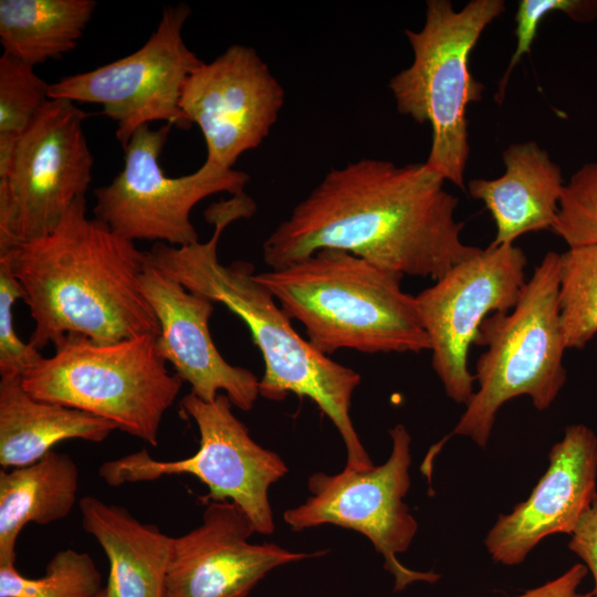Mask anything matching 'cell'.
Returning a JSON list of instances; mask_svg holds the SVG:
<instances>
[{"label": "cell", "instance_id": "1", "mask_svg": "<svg viewBox=\"0 0 597 597\" xmlns=\"http://www.w3.org/2000/svg\"><path fill=\"white\" fill-rule=\"evenodd\" d=\"M426 163L398 166L362 158L329 169L264 240L280 269L322 249H338L402 275L440 279L481 248L461 239L459 199Z\"/></svg>", "mask_w": 597, "mask_h": 597}, {"label": "cell", "instance_id": "2", "mask_svg": "<svg viewBox=\"0 0 597 597\" xmlns=\"http://www.w3.org/2000/svg\"><path fill=\"white\" fill-rule=\"evenodd\" d=\"M23 291L38 350L67 334L98 345L158 335L157 317L140 290L148 254L87 217L77 198L48 235L0 253Z\"/></svg>", "mask_w": 597, "mask_h": 597}, {"label": "cell", "instance_id": "3", "mask_svg": "<svg viewBox=\"0 0 597 597\" xmlns=\"http://www.w3.org/2000/svg\"><path fill=\"white\" fill-rule=\"evenodd\" d=\"M255 211L256 205L247 193L213 202L205 211L206 221L214 226L210 240L186 247L156 242L147 251L148 262L188 291L223 304L240 317L264 360L260 396L281 401L294 394L313 400L345 443V468L368 470L374 463L350 418L352 398L360 375L317 350L294 329L273 295L256 281L252 263L233 261L224 265L218 259L222 231Z\"/></svg>", "mask_w": 597, "mask_h": 597}, {"label": "cell", "instance_id": "4", "mask_svg": "<svg viewBox=\"0 0 597 597\" xmlns=\"http://www.w3.org/2000/svg\"><path fill=\"white\" fill-rule=\"evenodd\" d=\"M402 276L338 249H322L255 274L325 355L338 349L368 354L430 349L416 296L400 286Z\"/></svg>", "mask_w": 597, "mask_h": 597}, {"label": "cell", "instance_id": "5", "mask_svg": "<svg viewBox=\"0 0 597 597\" xmlns=\"http://www.w3.org/2000/svg\"><path fill=\"white\" fill-rule=\"evenodd\" d=\"M561 253L547 252L509 312L489 315L474 344L485 347L475 364L474 390L452 432L488 447L499 410L520 396L544 411L563 389L567 371L559 314Z\"/></svg>", "mask_w": 597, "mask_h": 597}, {"label": "cell", "instance_id": "6", "mask_svg": "<svg viewBox=\"0 0 597 597\" xmlns=\"http://www.w3.org/2000/svg\"><path fill=\"white\" fill-rule=\"evenodd\" d=\"M504 11L503 0H472L460 11L448 0H428L423 27L405 30L412 62L388 84L398 112L431 127L426 164L462 190L470 155L467 111L484 90L470 71V54Z\"/></svg>", "mask_w": 597, "mask_h": 597}, {"label": "cell", "instance_id": "7", "mask_svg": "<svg viewBox=\"0 0 597 597\" xmlns=\"http://www.w3.org/2000/svg\"><path fill=\"white\" fill-rule=\"evenodd\" d=\"M156 337L98 345L67 334L52 356L22 376L23 387L39 400L95 415L156 447L163 418L184 383L167 369Z\"/></svg>", "mask_w": 597, "mask_h": 597}, {"label": "cell", "instance_id": "8", "mask_svg": "<svg viewBox=\"0 0 597 597\" xmlns=\"http://www.w3.org/2000/svg\"><path fill=\"white\" fill-rule=\"evenodd\" d=\"M180 406L199 431V448L192 455L158 460L142 449L103 462L101 479L109 486H121L189 474L207 486L208 493L201 498L205 504L231 501L248 516L255 533L272 534L275 524L269 490L289 471L283 459L251 438L226 394L207 402L190 391Z\"/></svg>", "mask_w": 597, "mask_h": 597}, {"label": "cell", "instance_id": "9", "mask_svg": "<svg viewBox=\"0 0 597 597\" xmlns=\"http://www.w3.org/2000/svg\"><path fill=\"white\" fill-rule=\"evenodd\" d=\"M74 102L50 98L0 179V253L50 234L92 181L94 158Z\"/></svg>", "mask_w": 597, "mask_h": 597}, {"label": "cell", "instance_id": "10", "mask_svg": "<svg viewBox=\"0 0 597 597\" xmlns=\"http://www.w3.org/2000/svg\"><path fill=\"white\" fill-rule=\"evenodd\" d=\"M389 436L392 448L385 463L365 471L345 468L335 474H312L311 495L286 510L283 520L293 531L333 524L363 534L383 556L394 591L400 593L417 582L434 584L441 575L411 569L397 557L411 545L418 523L404 501L410 489L411 437L401 423Z\"/></svg>", "mask_w": 597, "mask_h": 597}, {"label": "cell", "instance_id": "11", "mask_svg": "<svg viewBox=\"0 0 597 597\" xmlns=\"http://www.w3.org/2000/svg\"><path fill=\"white\" fill-rule=\"evenodd\" d=\"M171 128V124L157 129L149 124L139 127L124 149L123 169L111 184L94 191L95 219L124 239L195 244L199 238L190 221L193 207L214 193L241 195L249 182L247 172L208 160L189 175L166 176L159 156Z\"/></svg>", "mask_w": 597, "mask_h": 597}, {"label": "cell", "instance_id": "12", "mask_svg": "<svg viewBox=\"0 0 597 597\" xmlns=\"http://www.w3.org/2000/svg\"><path fill=\"white\" fill-rule=\"evenodd\" d=\"M191 9L166 6L146 43L134 53L92 71L67 75L50 84L49 98L95 103L116 123V138L125 149L142 126L154 121L188 128L179 107L187 77L203 61L185 43L182 30Z\"/></svg>", "mask_w": 597, "mask_h": 597}, {"label": "cell", "instance_id": "13", "mask_svg": "<svg viewBox=\"0 0 597 597\" xmlns=\"http://www.w3.org/2000/svg\"><path fill=\"white\" fill-rule=\"evenodd\" d=\"M526 263L521 248L490 244L416 295L432 368L455 404L465 406L474 392L468 359L481 324L514 307L526 282Z\"/></svg>", "mask_w": 597, "mask_h": 597}, {"label": "cell", "instance_id": "14", "mask_svg": "<svg viewBox=\"0 0 597 597\" xmlns=\"http://www.w3.org/2000/svg\"><path fill=\"white\" fill-rule=\"evenodd\" d=\"M284 104V90L250 46L234 44L187 77L179 107L200 128L206 160L232 168L268 137Z\"/></svg>", "mask_w": 597, "mask_h": 597}, {"label": "cell", "instance_id": "15", "mask_svg": "<svg viewBox=\"0 0 597 597\" xmlns=\"http://www.w3.org/2000/svg\"><path fill=\"white\" fill-rule=\"evenodd\" d=\"M254 533L237 504L207 503L201 524L172 538L165 597H248L273 569L326 553L251 543Z\"/></svg>", "mask_w": 597, "mask_h": 597}, {"label": "cell", "instance_id": "16", "mask_svg": "<svg viewBox=\"0 0 597 597\" xmlns=\"http://www.w3.org/2000/svg\"><path fill=\"white\" fill-rule=\"evenodd\" d=\"M547 458L530 496L500 514L484 537L495 563L520 565L547 536L570 535L597 494V436L589 427L568 425Z\"/></svg>", "mask_w": 597, "mask_h": 597}, {"label": "cell", "instance_id": "17", "mask_svg": "<svg viewBox=\"0 0 597 597\" xmlns=\"http://www.w3.org/2000/svg\"><path fill=\"white\" fill-rule=\"evenodd\" d=\"M140 290L159 324L157 349L191 386V392L211 402L222 391L232 406L251 410L260 396V379L219 353L209 328L213 302L188 291L149 262L140 276Z\"/></svg>", "mask_w": 597, "mask_h": 597}, {"label": "cell", "instance_id": "18", "mask_svg": "<svg viewBox=\"0 0 597 597\" xmlns=\"http://www.w3.org/2000/svg\"><path fill=\"white\" fill-rule=\"evenodd\" d=\"M502 159L501 177L472 179L467 187L492 216L493 247L513 244L527 232L552 230L565 186L561 167L535 142L510 145Z\"/></svg>", "mask_w": 597, "mask_h": 597}, {"label": "cell", "instance_id": "19", "mask_svg": "<svg viewBox=\"0 0 597 597\" xmlns=\"http://www.w3.org/2000/svg\"><path fill=\"white\" fill-rule=\"evenodd\" d=\"M78 507L83 530L108 559L109 597H165L174 537L93 495L82 498Z\"/></svg>", "mask_w": 597, "mask_h": 597}, {"label": "cell", "instance_id": "20", "mask_svg": "<svg viewBox=\"0 0 597 597\" xmlns=\"http://www.w3.org/2000/svg\"><path fill=\"white\" fill-rule=\"evenodd\" d=\"M116 426L86 411L32 397L22 377L0 378V465H29L71 439L102 442Z\"/></svg>", "mask_w": 597, "mask_h": 597}, {"label": "cell", "instance_id": "21", "mask_svg": "<svg viewBox=\"0 0 597 597\" xmlns=\"http://www.w3.org/2000/svg\"><path fill=\"white\" fill-rule=\"evenodd\" d=\"M78 484L75 461L54 450L29 465L0 469V566L15 565L17 541L27 524L69 516Z\"/></svg>", "mask_w": 597, "mask_h": 597}, {"label": "cell", "instance_id": "22", "mask_svg": "<svg viewBox=\"0 0 597 597\" xmlns=\"http://www.w3.org/2000/svg\"><path fill=\"white\" fill-rule=\"evenodd\" d=\"M97 3L93 0H1L3 53L32 66L75 49Z\"/></svg>", "mask_w": 597, "mask_h": 597}, {"label": "cell", "instance_id": "23", "mask_svg": "<svg viewBox=\"0 0 597 597\" xmlns=\"http://www.w3.org/2000/svg\"><path fill=\"white\" fill-rule=\"evenodd\" d=\"M558 303L566 348H584L597 334V247L561 253Z\"/></svg>", "mask_w": 597, "mask_h": 597}, {"label": "cell", "instance_id": "24", "mask_svg": "<svg viewBox=\"0 0 597 597\" xmlns=\"http://www.w3.org/2000/svg\"><path fill=\"white\" fill-rule=\"evenodd\" d=\"M103 589L93 558L72 548L55 553L39 578L25 577L15 565L0 566V597H98Z\"/></svg>", "mask_w": 597, "mask_h": 597}, {"label": "cell", "instance_id": "25", "mask_svg": "<svg viewBox=\"0 0 597 597\" xmlns=\"http://www.w3.org/2000/svg\"><path fill=\"white\" fill-rule=\"evenodd\" d=\"M33 67L9 54L0 56V145H15L50 100V84Z\"/></svg>", "mask_w": 597, "mask_h": 597}, {"label": "cell", "instance_id": "26", "mask_svg": "<svg viewBox=\"0 0 597 597\" xmlns=\"http://www.w3.org/2000/svg\"><path fill=\"white\" fill-rule=\"evenodd\" d=\"M552 231L568 249L597 247V161L583 165L565 184Z\"/></svg>", "mask_w": 597, "mask_h": 597}, {"label": "cell", "instance_id": "27", "mask_svg": "<svg viewBox=\"0 0 597 597\" xmlns=\"http://www.w3.org/2000/svg\"><path fill=\"white\" fill-rule=\"evenodd\" d=\"M563 12L569 19L579 23L591 22L597 18V0H521L515 14L516 46L510 63L503 73L495 95L502 103L510 75L522 56L530 53L532 43L537 34L541 21L551 12Z\"/></svg>", "mask_w": 597, "mask_h": 597}, {"label": "cell", "instance_id": "28", "mask_svg": "<svg viewBox=\"0 0 597 597\" xmlns=\"http://www.w3.org/2000/svg\"><path fill=\"white\" fill-rule=\"evenodd\" d=\"M23 291L8 263L0 259V376L22 377L43 356L30 343L22 342L15 332L13 308Z\"/></svg>", "mask_w": 597, "mask_h": 597}, {"label": "cell", "instance_id": "29", "mask_svg": "<svg viewBox=\"0 0 597 597\" xmlns=\"http://www.w3.org/2000/svg\"><path fill=\"white\" fill-rule=\"evenodd\" d=\"M568 548L576 554L594 578L593 597H597V494L575 531L570 534Z\"/></svg>", "mask_w": 597, "mask_h": 597}, {"label": "cell", "instance_id": "30", "mask_svg": "<svg viewBox=\"0 0 597 597\" xmlns=\"http://www.w3.org/2000/svg\"><path fill=\"white\" fill-rule=\"evenodd\" d=\"M587 574V567L577 563L556 578L509 597H593L591 591H579V587Z\"/></svg>", "mask_w": 597, "mask_h": 597}, {"label": "cell", "instance_id": "31", "mask_svg": "<svg viewBox=\"0 0 597 597\" xmlns=\"http://www.w3.org/2000/svg\"><path fill=\"white\" fill-rule=\"evenodd\" d=\"M98 597H109L106 587L102 590V593L98 595Z\"/></svg>", "mask_w": 597, "mask_h": 597}]
</instances>
